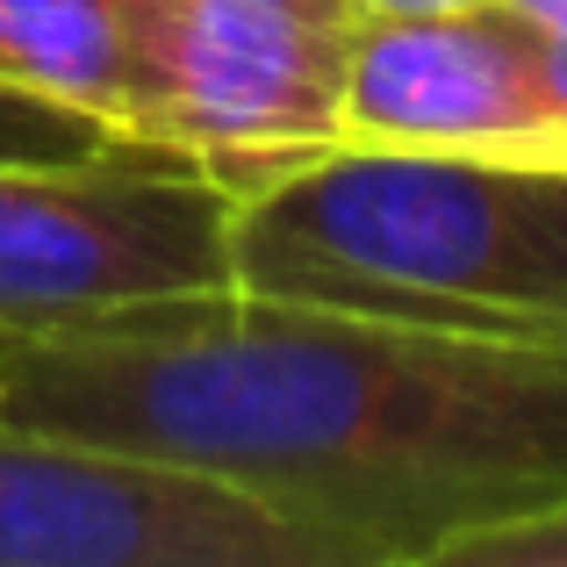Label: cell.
<instances>
[{"mask_svg": "<svg viewBox=\"0 0 567 567\" xmlns=\"http://www.w3.org/2000/svg\"><path fill=\"white\" fill-rule=\"evenodd\" d=\"M0 416L266 503L338 567H439L567 496V346L216 288L0 352Z\"/></svg>", "mask_w": 567, "mask_h": 567, "instance_id": "6da1fadb", "label": "cell"}, {"mask_svg": "<svg viewBox=\"0 0 567 567\" xmlns=\"http://www.w3.org/2000/svg\"><path fill=\"white\" fill-rule=\"evenodd\" d=\"M230 288L488 346H567V173L338 144L237 194Z\"/></svg>", "mask_w": 567, "mask_h": 567, "instance_id": "7a4b0ae2", "label": "cell"}, {"mask_svg": "<svg viewBox=\"0 0 567 567\" xmlns=\"http://www.w3.org/2000/svg\"><path fill=\"white\" fill-rule=\"evenodd\" d=\"M230 208L237 194L187 152L137 137L0 158V352L230 288Z\"/></svg>", "mask_w": 567, "mask_h": 567, "instance_id": "3957f363", "label": "cell"}, {"mask_svg": "<svg viewBox=\"0 0 567 567\" xmlns=\"http://www.w3.org/2000/svg\"><path fill=\"white\" fill-rule=\"evenodd\" d=\"M352 37V0H130V137L251 194L338 152Z\"/></svg>", "mask_w": 567, "mask_h": 567, "instance_id": "277c9868", "label": "cell"}, {"mask_svg": "<svg viewBox=\"0 0 567 567\" xmlns=\"http://www.w3.org/2000/svg\"><path fill=\"white\" fill-rule=\"evenodd\" d=\"M0 567H338L266 503L0 416Z\"/></svg>", "mask_w": 567, "mask_h": 567, "instance_id": "5b68a950", "label": "cell"}, {"mask_svg": "<svg viewBox=\"0 0 567 567\" xmlns=\"http://www.w3.org/2000/svg\"><path fill=\"white\" fill-rule=\"evenodd\" d=\"M539 37L511 8L360 22L346 65L338 144L367 152H445L496 166H560L567 152L539 101Z\"/></svg>", "mask_w": 567, "mask_h": 567, "instance_id": "8992f818", "label": "cell"}, {"mask_svg": "<svg viewBox=\"0 0 567 567\" xmlns=\"http://www.w3.org/2000/svg\"><path fill=\"white\" fill-rule=\"evenodd\" d=\"M0 86L43 94L130 137V0H0Z\"/></svg>", "mask_w": 567, "mask_h": 567, "instance_id": "52a82bcc", "label": "cell"}, {"mask_svg": "<svg viewBox=\"0 0 567 567\" xmlns=\"http://www.w3.org/2000/svg\"><path fill=\"white\" fill-rule=\"evenodd\" d=\"M101 144H115L109 123L58 109L43 94H22V86H0V158H86Z\"/></svg>", "mask_w": 567, "mask_h": 567, "instance_id": "ba28073f", "label": "cell"}, {"mask_svg": "<svg viewBox=\"0 0 567 567\" xmlns=\"http://www.w3.org/2000/svg\"><path fill=\"white\" fill-rule=\"evenodd\" d=\"M439 567H567V496L460 539Z\"/></svg>", "mask_w": 567, "mask_h": 567, "instance_id": "9c48e42d", "label": "cell"}, {"mask_svg": "<svg viewBox=\"0 0 567 567\" xmlns=\"http://www.w3.org/2000/svg\"><path fill=\"white\" fill-rule=\"evenodd\" d=\"M532 37H539V29H532ZM532 65H539V101H546V123H554V137H560V152H567V37H539Z\"/></svg>", "mask_w": 567, "mask_h": 567, "instance_id": "30bf717a", "label": "cell"}, {"mask_svg": "<svg viewBox=\"0 0 567 567\" xmlns=\"http://www.w3.org/2000/svg\"><path fill=\"white\" fill-rule=\"evenodd\" d=\"M360 22H402V14H460V8H488V0H352Z\"/></svg>", "mask_w": 567, "mask_h": 567, "instance_id": "8fae6325", "label": "cell"}, {"mask_svg": "<svg viewBox=\"0 0 567 567\" xmlns=\"http://www.w3.org/2000/svg\"><path fill=\"white\" fill-rule=\"evenodd\" d=\"M496 8H511L525 29H539V37H567V0H496Z\"/></svg>", "mask_w": 567, "mask_h": 567, "instance_id": "7c38bea8", "label": "cell"}]
</instances>
